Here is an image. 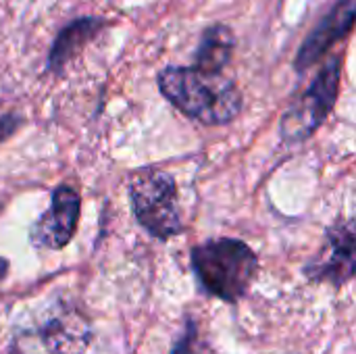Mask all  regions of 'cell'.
I'll list each match as a JSON object with an SVG mask.
<instances>
[{
	"label": "cell",
	"instance_id": "6da1fadb",
	"mask_svg": "<svg viewBox=\"0 0 356 354\" xmlns=\"http://www.w3.org/2000/svg\"><path fill=\"white\" fill-rule=\"evenodd\" d=\"M161 94L186 117L204 125H223L242 111L238 86L223 73L198 67H165L159 73Z\"/></svg>",
	"mask_w": 356,
	"mask_h": 354
},
{
	"label": "cell",
	"instance_id": "7a4b0ae2",
	"mask_svg": "<svg viewBox=\"0 0 356 354\" xmlns=\"http://www.w3.org/2000/svg\"><path fill=\"white\" fill-rule=\"evenodd\" d=\"M190 263L198 288L229 305L240 303L250 292L259 273L257 252L236 238H215L194 246Z\"/></svg>",
	"mask_w": 356,
	"mask_h": 354
},
{
	"label": "cell",
	"instance_id": "3957f363",
	"mask_svg": "<svg viewBox=\"0 0 356 354\" xmlns=\"http://www.w3.org/2000/svg\"><path fill=\"white\" fill-rule=\"evenodd\" d=\"M129 198L138 223L154 238L169 240L181 234V213L175 179L163 169H140L129 179Z\"/></svg>",
	"mask_w": 356,
	"mask_h": 354
},
{
	"label": "cell",
	"instance_id": "277c9868",
	"mask_svg": "<svg viewBox=\"0 0 356 354\" xmlns=\"http://www.w3.org/2000/svg\"><path fill=\"white\" fill-rule=\"evenodd\" d=\"M340 77H342V58L334 54L332 58H327V63L323 65L311 88L296 102H292L290 108L284 113L280 131L286 142L290 144L305 142L327 119L340 94Z\"/></svg>",
	"mask_w": 356,
	"mask_h": 354
},
{
	"label": "cell",
	"instance_id": "5b68a950",
	"mask_svg": "<svg viewBox=\"0 0 356 354\" xmlns=\"http://www.w3.org/2000/svg\"><path fill=\"white\" fill-rule=\"evenodd\" d=\"M305 275L313 284L334 288L356 277V217L340 219L325 232L321 250L305 265Z\"/></svg>",
	"mask_w": 356,
	"mask_h": 354
},
{
	"label": "cell",
	"instance_id": "8992f818",
	"mask_svg": "<svg viewBox=\"0 0 356 354\" xmlns=\"http://www.w3.org/2000/svg\"><path fill=\"white\" fill-rule=\"evenodd\" d=\"M90 338L88 319L77 311H65L44 325L19 334L13 342V354H83Z\"/></svg>",
	"mask_w": 356,
	"mask_h": 354
},
{
	"label": "cell",
	"instance_id": "52a82bcc",
	"mask_svg": "<svg viewBox=\"0 0 356 354\" xmlns=\"http://www.w3.org/2000/svg\"><path fill=\"white\" fill-rule=\"evenodd\" d=\"M79 211H81V198L77 190L60 184L52 192L50 209L35 221L31 230V242L48 250L65 248L77 230Z\"/></svg>",
	"mask_w": 356,
	"mask_h": 354
},
{
	"label": "cell",
	"instance_id": "ba28073f",
	"mask_svg": "<svg viewBox=\"0 0 356 354\" xmlns=\"http://www.w3.org/2000/svg\"><path fill=\"white\" fill-rule=\"evenodd\" d=\"M356 25V0H338V4L317 23V27L307 35L302 46L298 48L294 69L300 73L313 67L327 50L346 38Z\"/></svg>",
	"mask_w": 356,
	"mask_h": 354
},
{
	"label": "cell",
	"instance_id": "9c48e42d",
	"mask_svg": "<svg viewBox=\"0 0 356 354\" xmlns=\"http://www.w3.org/2000/svg\"><path fill=\"white\" fill-rule=\"evenodd\" d=\"M104 25L106 21L100 17H79L65 25L50 48L46 67L50 71H60Z\"/></svg>",
	"mask_w": 356,
	"mask_h": 354
},
{
	"label": "cell",
	"instance_id": "30bf717a",
	"mask_svg": "<svg viewBox=\"0 0 356 354\" xmlns=\"http://www.w3.org/2000/svg\"><path fill=\"white\" fill-rule=\"evenodd\" d=\"M236 50V35L232 27L223 23H215L204 29L200 44L194 54V67L209 71V73H223L229 65Z\"/></svg>",
	"mask_w": 356,
	"mask_h": 354
},
{
	"label": "cell",
	"instance_id": "8fae6325",
	"mask_svg": "<svg viewBox=\"0 0 356 354\" xmlns=\"http://www.w3.org/2000/svg\"><path fill=\"white\" fill-rule=\"evenodd\" d=\"M196 351H198V325L192 317H188L184 332L175 340L169 354H196Z\"/></svg>",
	"mask_w": 356,
	"mask_h": 354
},
{
	"label": "cell",
	"instance_id": "7c38bea8",
	"mask_svg": "<svg viewBox=\"0 0 356 354\" xmlns=\"http://www.w3.org/2000/svg\"><path fill=\"white\" fill-rule=\"evenodd\" d=\"M19 123H21V119L17 115H2L0 117V142L6 140L8 136H13L15 129L19 127Z\"/></svg>",
	"mask_w": 356,
	"mask_h": 354
},
{
	"label": "cell",
	"instance_id": "4fadbf2b",
	"mask_svg": "<svg viewBox=\"0 0 356 354\" xmlns=\"http://www.w3.org/2000/svg\"><path fill=\"white\" fill-rule=\"evenodd\" d=\"M6 271H8V261L6 259H0V282L6 275Z\"/></svg>",
	"mask_w": 356,
	"mask_h": 354
}]
</instances>
